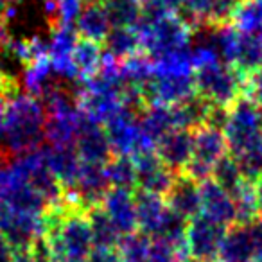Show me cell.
Returning a JSON list of instances; mask_svg holds the SVG:
<instances>
[{"label":"cell","instance_id":"obj_8","mask_svg":"<svg viewBox=\"0 0 262 262\" xmlns=\"http://www.w3.org/2000/svg\"><path fill=\"white\" fill-rule=\"evenodd\" d=\"M137 167V190L165 196L174 182V172L165 167L155 149H146L133 155Z\"/></svg>","mask_w":262,"mask_h":262},{"label":"cell","instance_id":"obj_15","mask_svg":"<svg viewBox=\"0 0 262 262\" xmlns=\"http://www.w3.org/2000/svg\"><path fill=\"white\" fill-rule=\"evenodd\" d=\"M43 157L52 174L58 178L63 190H70L76 185L77 174L81 169V158L76 153L74 144H63V146H41Z\"/></svg>","mask_w":262,"mask_h":262},{"label":"cell","instance_id":"obj_39","mask_svg":"<svg viewBox=\"0 0 262 262\" xmlns=\"http://www.w3.org/2000/svg\"><path fill=\"white\" fill-rule=\"evenodd\" d=\"M13 257H15V248L4 237H0V262H13Z\"/></svg>","mask_w":262,"mask_h":262},{"label":"cell","instance_id":"obj_20","mask_svg":"<svg viewBox=\"0 0 262 262\" xmlns=\"http://www.w3.org/2000/svg\"><path fill=\"white\" fill-rule=\"evenodd\" d=\"M135 207H137V223H139V232L144 235L153 237L158 223L162 221L167 203L165 198L160 194L144 192V190H135Z\"/></svg>","mask_w":262,"mask_h":262},{"label":"cell","instance_id":"obj_19","mask_svg":"<svg viewBox=\"0 0 262 262\" xmlns=\"http://www.w3.org/2000/svg\"><path fill=\"white\" fill-rule=\"evenodd\" d=\"M212 106L214 104H212L210 101H207V99L201 97L198 92H194V94L190 95V97H187L185 101L171 106L174 127L196 131L198 127L207 126Z\"/></svg>","mask_w":262,"mask_h":262},{"label":"cell","instance_id":"obj_32","mask_svg":"<svg viewBox=\"0 0 262 262\" xmlns=\"http://www.w3.org/2000/svg\"><path fill=\"white\" fill-rule=\"evenodd\" d=\"M189 260L187 244H171L162 239H151L146 262H185Z\"/></svg>","mask_w":262,"mask_h":262},{"label":"cell","instance_id":"obj_12","mask_svg":"<svg viewBox=\"0 0 262 262\" xmlns=\"http://www.w3.org/2000/svg\"><path fill=\"white\" fill-rule=\"evenodd\" d=\"M194 135V151H192V162L203 171L210 172L214 164L228 153V144H226L225 133L223 129L212 126H201L196 131H192Z\"/></svg>","mask_w":262,"mask_h":262},{"label":"cell","instance_id":"obj_9","mask_svg":"<svg viewBox=\"0 0 262 262\" xmlns=\"http://www.w3.org/2000/svg\"><path fill=\"white\" fill-rule=\"evenodd\" d=\"M110 187L108 172H106V165L102 164H81L79 174H77L76 185L70 190H65L67 194L74 198L84 210L92 207L101 205L102 198Z\"/></svg>","mask_w":262,"mask_h":262},{"label":"cell","instance_id":"obj_1","mask_svg":"<svg viewBox=\"0 0 262 262\" xmlns=\"http://www.w3.org/2000/svg\"><path fill=\"white\" fill-rule=\"evenodd\" d=\"M47 112L38 97L15 94L6 101L4 144L9 153L24 155L43 146Z\"/></svg>","mask_w":262,"mask_h":262},{"label":"cell","instance_id":"obj_17","mask_svg":"<svg viewBox=\"0 0 262 262\" xmlns=\"http://www.w3.org/2000/svg\"><path fill=\"white\" fill-rule=\"evenodd\" d=\"M255 253L257 250L248 232V226L235 223L226 230L217 253V262H253Z\"/></svg>","mask_w":262,"mask_h":262},{"label":"cell","instance_id":"obj_6","mask_svg":"<svg viewBox=\"0 0 262 262\" xmlns=\"http://www.w3.org/2000/svg\"><path fill=\"white\" fill-rule=\"evenodd\" d=\"M74 147H76V153L79 155L81 162L84 164L106 165L113 158L104 124L88 117L84 112H81L79 122H77Z\"/></svg>","mask_w":262,"mask_h":262},{"label":"cell","instance_id":"obj_26","mask_svg":"<svg viewBox=\"0 0 262 262\" xmlns=\"http://www.w3.org/2000/svg\"><path fill=\"white\" fill-rule=\"evenodd\" d=\"M112 27H135L142 13V0H101Z\"/></svg>","mask_w":262,"mask_h":262},{"label":"cell","instance_id":"obj_18","mask_svg":"<svg viewBox=\"0 0 262 262\" xmlns=\"http://www.w3.org/2000/svg\"><path fill=\"white\" fill-rule=\"evenodd\" d=\"M74 29H76L77 36L86 38V40H94L99 43L104 40L106 34L112 29V24H110V18L101 0L86 2L83 6L79 15L74 20Z\"/></svg>","mask_w":262,"mask_h":262},{"label":"cell","instance_id":"obj_27","mask_svg":"<svg viewBox=\"0 0 262 262\" xmlns=\"http://www.w3.org/2000/svg\"><path fill=\"white\" fill-rule=\"evenodd\" d=\"M232 26L239 33L258 34L262 31V0H237Z\"/></svg>","mask_w":262,"mask_h":262},{"label":"cell","instance_id":"obj_11","mask_svg":"<svg viewBox=\"0 0 262 262\" xmlns=\"http://www.w3.org/2000/svg\"><path fill=\"white\" fill-rule=\"evenodd\" d=\"M101 207L110 215L113 225L120 232V235H127L139 230L135 207V190L110 189L101 201Z\"/></svg>","mask_w":262,"mask_h":262},{"label":"cell","instance_id":"obj_40","mask_svg":"<svg viewBox=\"0 0 262 262\" xmlns=\"http://www.w3.org/2000/svg\"><path fill=\"white\" fill-rule=\"evenodd\" d=\"M169 13H176L178 15L180 11L183 9V4H185V0H158Z\"/></svg>","mask_w":262,"mask_h":262},{"label":"cell","instance_id":"obj_13","mask_svg":"<svg viewBox=\"0 0 262 262\" xmlns=\"http://www.w3.org/2000/svg\"><path fill=\"white\" fill-rule=\"evenodd\" d=\"M201 192V214L225 226H232L237 223L235 203L228 190L219 187L212 178L200 183Z\"/></svg>","mask_w":262,"mask_h":262},{"label":"cell","instance_id":"obj_22","mask_svg":"<svg viewBox=\"0 0 262 262\" xmlns=\"http://www.w3.org/2000/svg\"><path fill=\"white\" fill-rule=\"evenodd\" d=\"M86 217L88 225H90L94 248H97V250H115L122 235L117 230V226L113 225L110 215L104 212V208L101 205L88 208Z\"/></svg>","mask_w":262,"mask_h":262},{"label":"cell","instance_id":"obj_44","mask_svg":"<svg viewBox=\"0 0 262 262\" xmlns=\"http://www.w3.org/2000/svg\"><path fill=\"white\" fill-rule=\"evenodd\" d=\"M253 262H262V250H260V251H257V253H255Z\"/></svg>","mask_w":262,"mask_h":262},{"label":"cell","instance_id":"obj_33","mask_svg":"<svg viewBox=\"0 0 262 262\" xmlns=\"http://www.w3.org/2000/svg\"><path fill=\"white\" fill-rule=\"evenodd\" d=\"M235 158L239 162L241 171H243L246 180L255 182V180H258L262 176V142L255 144L253 147L246 149Z\"/></svg>","mask_w":262,"mask_h":262},{"label":"cell","instance_id":"obj_45","mask_svg":"<svg viewBox=\"0 0 262 262\" xmlns=\"http://www.w3.org/2000/svg\"><path fill=\"white\" fill-rule=\"evenodd\" d=\"M185 262H194V260H190V258H189V260H185Z\"/></svg>","mask_w":262,"mask_h":262},{"label":"cell","instance_id":"obj_4","mask_svg":"<svg viewBox=\"0 0 262 262\" xmlns=\"http://www.w3.org/2000/svg\"><path fill=\"white\" fill-rule=\"evenodd\" d=\"M228 153L239 157L255 144L262 142V119L258 106L246 95H241L232 106H228V120L223 129Z\"/></svg>","mask_w":262,"mask_h":262},{"label":"cell","instance_id":"obj_35","mask_svg":"<svg viewBox=\"0 0 262 262\" xmlns=\"http://www.w3.org/2000/svg\"><path fill=\"white\" fill-rule=\"evenodd\" d=\"M54 4H56V18H58V22L70 26L86 2L84 0H54Z\"/></svg>","mask_w":262,"mask_h":262},{"label":"cell","instance_id":"obj_28","mask_svg":"<svg viewBox=\"0 0 262 262\" xmlns=\"http://www.w3.org/2000/svg\"><path fill=\"white\" fill-rule=\"evenodd\" d=\"M233 203H235V214L237 223L239 225H246V223L253 221L255 217L260 215L257 205V196H255V185L250 180H244L233 192H230Z\"/></svg>","mask_w":262,"mask_h":262},{"label":"cell","instance_id":"obj_41","mask_svg":"<svg viewBox=\"0 0 262 262\" xmlns=\"http://www.w3.org/2000/svg\"><path fill=\"white\" fill-rule=\"evenodd\" d=\"M253 185H255V196H257L258 212H260V215H262V176L258 180H255Z\"/></svg>","mask_w":262,"mask_h":262},{"label":"cell","instance_id":"obj_24","mask_svg":"<svg viewBox=\"0 0 262 262\" xmlns=\"http://www.w3.org/2000/svg\"><path fill=\"white\" fill-rule=\"evenodd\" d=\"M232 63L243 74H251L257 69H262V43L258 34L239 33L235 41Z\"/></svg>","mask_w":262,"mask_h":262},{"label":"cell","instance_id":"obj_25","mask_svg":"<svg viewBox=\"0 0 262 262\" xmlns=\"http://www.w3.org/2000/svg\"><path fill=\"white\" fill-rule=\"evenodd\" d=\"M110 187L113 189L137 190V167L129 155H113L106 164Z\"/></svg>","mask_w":262,"mask_h":262},{"label":"cell","instance_id":"obj_31","mask_svg":"<svg viewBox=\"0 0 262 262\" xmlns=\"http://www.w3.org/2000/svg\"><path fill=\"white\" fill-rule=\"evenodd\" d=\"M187 219L182 217L180 214L172 212L171 208H167L162 217V221L158 223L157 230H155L151 239H162L167 241L171 244H182L185 243V232H187Z\"/></svg>","mask_w":262,"mask_h":262},{"label":"cell","instance_id":"obj_38","mask_svg":"<svg viewBox=\"0 0 262 262\" xmlns=\"http://www.w3.org/2000/svg\"><path fill=\"white\" fill-rule=\"evenodd\" d=\"M20 90H18V84H16V79H11L4 72H0V97H4L8 101L9 97H13Z\"/></svg>","mask_w":262,"mask_h":262},{"label":"cell","instance_id":"obj_23","mask_svg":"<svg viewBox=\"0 0 262 262\" xmlns=\"http://www.w3.org/2000/svg\"><path fill=\"white\" fill-rule=\"evenodd\" d=\"M140 131L149 142L157 144L160 137H164L167 131L174 129V120H172L171 106L165 104H153L147 106L139 115Z\"/></svg>","mask_w":262,"mask_h":262},{"label":"cell","instance_id":"obj_2","mask_svg":"<svg viewBox=\"0 0 262 262\" xmlns=\"http://www.w3.org/2000/svg\"><path fill=\"white\" fill-rule=\"evenodd\" d=\"M140 51L155 63L165 61L190 47L192 27L176 13L162 16L153 24H137Z\"/></svg>","mask_w":262,"mask_h":262},{"label":"cell","instance_id":"obj_36","mask_svg":"<svg viewBox=\"0 0 262 262\" xmlns=\"http://www.w3.org/2000/svg\"><path fill=\"white\" fill-rule=\"evenodd\" d=\"M248 99L255 102V104H262V69H257L255 72L248 74L244 79V92Z\"/></svg>","mask_w":262,"mask_h":262},{"label":"cell","instance_id":"obj_5","mask_svg":"<svg viewBox=\"0 0 262 262\" xmlns=\"http://www.w3.org/2000/svg\"><path fill=\"white\" fill-rule=\"evenodd\" d=\"M228 226L200 214L189 219L185 244L189 258L194 262H217V253Z\"/></svg>","mask_w":262,"mask_h":262},{"label":"cell","instance_id":"obj_14","mask_svg":"<svg viewBox=\"0 0 262 262\" xmlns=\"http://www.w3.org/2000/svg\"><path fill=\"white\" fill-rule=\"evenodd\" d=\"M164 198L167 207L182 217H185L187 221L201 214L200 183L190 180L183 172H178L174 176V182Z\"/></svg>","mask_w":262,"mask_h":262},{"label":"cell","instance_id":"obj_42","mask_svg":"<svg viewBox=\"0 0 262 262\" xmlns=\"http://www.w3.org/2000/svg\"><path fill=\"white\" fill-rule=\"evenodd\" d=\"M4 119H6V99L0 97V140L4 139Z\"/></svg>","mask_w":262,"mask_h":262},{"label":"cell","instance_id":"obj_29","mask_svg":"<svg viewBox=\"0 0 262 262\" xmlns=\"http://www.w3.org/2000/svg\"><path fill=\"white\" fill-rule=\"evenodd\" d=\"M210 178L214 180L219 187L228 190V192H233V190L246 180L243 171H241V165H239V162H237V158L230 153H226L225 157L215 162L214 167H212Z\"/></svg>","mask_w":262,"mask_h":262},{"label":"cell","instance_id":"obj_3","mask_svg":"<svg viewBox=\"0 0 262 262\" xmlns=\"http://www.w3.org/2000/svg\"><path fill=\"white\" fill-rule=\"evenodd\" d=\"M194 88L196 92L215 106H232L244 92L243 74L233 63L212 59L194 67Z\"/></svg>","mask_w":262,"mask_h":262},{"label":"cell","instance_id":"obj_37","mask_svg":"<svg viewBox=\"0 0 262 262\" xmlns=\"http://www.w3.org/2000/svg\"><path fill=\"white\" fill-rule=\"evenodd\" d=\"M84 262H122V258H120L117 248L115 250H97V248H94Z\"/></svg>","mask_w":262,"mask_h":262},{"label":"cell","instance_id":"obj_30","mask_svg":"<svg viewBox=\"0 0 262 262\" xmlns=\"http://www.w3.org/2000/svg\"><path fill=\"white\" fill-rule=\"evenodd\" d=\"M151 237L144 235L142 232H133L122 235L117 244V251H119L122 262H146L147 260V251H149Z\"/></svg>","mask_w":262,"mask_h":262},{"label":"cell","instance_id":"obj_16","mask_svg":"<svg viewBox=\"0 0 262 262\" xmlns=\"http://www.w3.org/2000/svg\"><path fill=\"white\" fill-rule=\"evenodd\" d=\"M101 45L104 63H122L140 52L139 31L135 27H112Z\"/></svg>","mask_w":262,"mask_h":262},{"label":"cell","instance_id":"obj_10","mask_svg":"<svg viewBox=\"0 0 262 262\" xmlns=\"http://www.w3.org/2000/svg\"><path fill=\"white\" fill-rule=\"evenodd\" d=\"M155 151H157L158 158L164 162L165 167H169L174 174H178L189 164L190 158H192V151H194L192 131L182 129V127H174V129L167 131L164 137H160L157 140Z\"/></svg>","mask_w":262,"mask_h":262},{"label":"cell","instance_id":"obj_7","mask_svg":"<svg viewBox=\"0 0 262 262\" xmlns=\"http://www.w3.org/2000/svg\"><path fill=\"white\" fill-rule=\"evenodd\" d=\"M0 237H4L15 250H27L38 237H43L41 215L13 212L4 207L0 214Z\"/></svg>","mask_w":262,"mask_h":262},{"label":"cell","instance_id":"obj_43","mask_svg":"<svg viewBox=\"0 0 262 262\" xmlns=\"http://www.w3.org/2000/svg\"><path fill=\"white\" fill-rule=\"evenodd\" d=\"M8 41V22L0 16V47Z\"/></svg>","mask_w":262,"mask_h":262},{"label":"cell","instance_id":"obj_34","mask_svg":"<svg viewBox=\"0 0 262 262\" xmlns=\"http://www.w3.org/2000/svg\"><path fill=\"white\" fill-rule=\"evenodd\" d=\"M214 0H185L183 9L178 13L187 24L194 29V26L207 22V15Z\"/></svg>","mask_w":262,"mask_h":262},{"label":"cell","instance_id":"obj_21","mask_svg":"<svg viewBox=\"0 0 262 262\" xmlns=\"http://www.w3.org/2000/svg\"><path fill=\"white\" fill-rule=\"evenodd\" d=\"M70 63L76 70L77 77H88L95 76L102 69L104 63V54H102V45L99 41L86 40V38H77L72 52H70Z\"/></svg>","mask_w":262,"mask_h":262}]
</instances>
